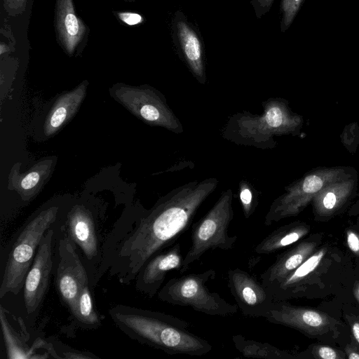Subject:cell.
Segmentation results:
<instances>
[{
	"instance_id": "obj_12",
	"label": "cell",
	"mask_w": 359,
	"mask_h": 359,
	"mask_svg": "<svg viewBox=\"0 0 359 359\" xmlns=\"http://www.w3.org/2000/svg\"><path fill=\"white\" fill-rule=\"evenodd\" d=\"M171 34L177 53L201 84L206 83L205 55L200 34L181 11L172 18Z\"/></svg>"
},
{
	"instance_id": "obj_10",
	"label": "cell",
	"mask_w": 359,
	"mask_h": 359,
	"mask_svg": "<svg viewBox=\"0 0 359 359\" xmlns=\"http://www.w3.org/2000/svg\"><path fill=\"white\" fill-rule=\"evenodd\" d=\"M64 222L48 229L43 237L25 278L23 299L30 326L34 323L48 291L54 266L53 248L58 230Z\"/></svg>"
},
{
	"instance_id": "obj_29",
	"label": "cell",
	"mask_w": 359,
	"mask_h": 359,
	"mask_svg": "<svg viewBox=\"0 0 359 359\" xmlns=\"http://www.w3.org/2000/svg\"><path fill=\"white\" fill-rule=\"evenodd\" d=\"M116 16L122 22L130 26L142 23L144 21V18L135 12L118 11Z\"/></svg>"
},
{
	"instance_id": "obj_18",
	"label": "cell",
	"mask_w": 359,
	"mask_h": 359,
	"mask_svg": "<svg viewBox=\"0 0 359 359\" xmlns=\"http://www.w3.org/2000/svg\"><path fill=\"white\" fill-rule=\"evenodd\" d=\"M309 231L310 227L308 225L299 222L280 226L258 243L254 251L261 255L274 253L299 241Z\"/></svg>"
},
{
	"instance_id": "obj_4",
	"label": "cell",
	"mask_w": 359,
	"mask_h": 359,
	"mask_svg": "<svg viewBox=\"0 0 359 359\" xmlns=\"http://www.w3.org/2000/svg\"><path fill=\"white\" fill-rule=\"evenodd\" d=\"M283 104L278 99L269 98L262 103V114L243 111L231 115L221 130L222 138L238 145L272 149L276 144L273 137L288 123Z\"/></svg>"
},
{
	"instance_id": "obj_25",
	"label": "cell",
	"mask_w": 359,
	"mask_h": 359,
	"mask_svg": "<svg viewBox=\"0 0 359 359\" xmlns=\"http://www.w3.org/2000/svg\"><path fill=\"white\" fill-rule=\"evenodd\" d=\"M312 353L315 358L322 359H341L346 357V354L340 351L325 345L315 346Z\"/></svg>"
},
{
	"instance_id": "obj_5",
	"label": "cell",
	"mask_w": 359,
	"mask_h": 359,
	"mask_svg": "<svg viewBox=\"0 0 359 359\" xmlns=\"http://www.w3.org/2000/svg\"><path fill=\"white\" fill-rule=\"evenodd\" d=\"M233 199L231 189L224 191L209 211L193 224L191 245L183 257L180 273L187 271L209 250H228L233 248L238 236L228 233L234 215Z\"/></svg>"
},
{
	"instance_id": "obj_13",
	"label": "cell",
	"mask_w": 359,
	"mask_h": 359,
	"mask_svg": "<svg viewBox=\"0 0 359 359\" xmlns=\"http://www.w3.org/2000/svg\"><path fill=\"white\" fill-rule=\"evenodd\" d=\"M264 318L270 323L292 327L313 336L327 332L335 323L334 319L323 312L290 305L282 300H275Z\"/></svg>"
},
{
	"instance_id": "obj_28",
	"label": "cell",
	"mask_w": 359,
	"mask_h": 359,
	"mask_svg": "<svg viewBox=\"0 0 359 359\" xmlns=\"http://www.w3.org/2000/svg\"><path fill=\"white\" fill-rule=\"evenodd\" d=\"M273 2L274 0H250L257 18H261L269 11Z\"/></svg>"
},
{
	"instance_id": "obj_9",
	"label": "cell",
	"mask_w": 359,
	"mask_h": 359,
	"mask_svg": "<svg viewBox=\"0 0 359 359\" xmlns=\"http://www.w3.org/2000/svg\"><path fill=\"white\" fill-rule=\"evenodd\" d=\"M63 224L59 229L57 236L53 274L55 289L61 302L69 311L82 288L90 284V282L81 256L75 244L67 235Z\"/></svg>"
},
{
	"instance_id": "obj_7",
	"label": "cell",
	"mask_w": 359,
	"mask_h": 359,
	"mask_svg": "<svg viewBox=\"0 0 359 359\" xmlns=\"http://www.w3.org/2000/svg\"><path fill=\"white\" fill-rule=\"evenodd\" d=\"M104 218L98 210L83 203L69 209L63 227L75 244L87 269L90 285L94 282L102 257V247L107 233L102 227Z\"/></svg>"
},
{
	"instance_id": "obj_32",
	"label": "cell",
	"mask_w": 359,
	"mask_h": 359,
	"mask_svg": "<svg viewBox=\"0 0 359 359\" xmlns=\"http://www.w3.org/2000/svg\"><path fill=\"white\" fill-rule=\"evenodd\" d=\"M351 330L355 342L359 345V317L350 316L347 317Z\"/></svg>"
},
{
	"instance_id": "obj_17",
	"label": "cell",
	"mask_w": 359,
	"mask_h": 359,
	"mask_svg": "<svg viewBox=\"0 0 359 359\" xmlns=\"http://www.w3.org/2000/svg\"><path fill=\"white\" fill-rule=\"evenodd\" d=\"M88 83H81L74 90L62 94L55 102L46 120L44 132L52 135L76 113L84 98Z\"/></svg>"
},
{
	"instance_id": "obj_20",
	"label": "cell",
	"mask_w": 359,
	"mask_h": 359,
	"mask_svg": "<svg viewBox=\"0 0 359 359\" xmlns=\"http://www.w3.org/2000/svg\"><path fill=\"white\" fill-rule=\"evenodd\" d=\"M232 340L236 349L247 358L263 359H295L298 355L281 350L267 342L247 339L242 334H235Z\"/></svg>"
},
{
	"instance_id": "obj_30",
	"label": "cell",
	"mask_w": 359,
	"mask_h": 359,
	"mask_svg": "<svg viewBox=\"0 0 359 359\" xmlns=\"http://www.w3.org/2000/svg\"><path fill=\"white\" fill-rule=\"evenodd\" d=\"M346 243L350 250L359 258V233L353 230L346 231Z\"/></svg>"
},
{
	"instance_id": "obj_3",
	"label": "cell",
	"mask_w": 359,
	"mask_h": 359,
	"mask_svg": "<svg viewBox=\"0 0 359 359\" xmlns=\"http://www.w3.org/2000/svg\"><path fill=\"white\" fill-rule=\"evenodd\" d=\"M69 208L50 203L34 212L18 230L8 248L0 287V298L18 294L23 289L26 276L39 245L50 228L62 224Z\"/></svg>"
},
{
	"instance_id": "obj_2",
	"label": "cell",
	"mask_w": 359,
	"mask_h": 359,
	"mask_svg": "<svg viewBox=\"0 0 359 359\" xmlns=\"http://www.w3.org/2000/svg\"><path fill=\"white\" fill-rule=\"evenodd\" d=\"M108 312L128 337L168 354L201 356L212 350L207 340L189 331L187 321L172 315L123 304Z\"/></svg>"
},
{
	"instance_id": "obj_11",
	"label": "cell",
	"mask_w": 359,
	"mask_h": 359,
	"mask_svg": "<svg viewBox=\"0 0 359 359\" xmlns=\"http://www.w3.org/2000/svg\"><path fill=\"white\" fill-rule=\"evenodd\" d=\"M227 284L238 307L245 316L265 318L274 304L271 290L241 269L228 271Z\"/></svg>"
},
{
	"instance_id": "obj_21",
	"label": "cell",
	"mask_w": 359,
	"mask_h": 359,
	"mask_svg": "<svg viewBox=\"0 0 359 359\" xmlns=\"http://www.w3.org/2000/svg\"><path fill=\"white\" fill-rule=\"evenodd\" d=\"M0 318L2 332L5 340L7 358H34L32 346H29L26 328L17 332L8 320L6 309L1 306Z\"/></svg>"
},
{
	"instance_id": "obj_26",
	"label": "cell",
	"mask_w": 359,
	"mask_h": 359,
	"mask_svg": "<svg viewBox=\"0 0 359 359\" xmlns=\"http://www.w3.org/2000/svg\"><path fill=\"white\" fill-rule=\"evenodd\" d=\"M27 1L28 0H3V5L7 14L15 17L25 11Z\"/></svg>"
},
{
	"instance_id": "obj_1",
	"label": "cell",
	"mask_w": 359,
	"mask_h": 359,
	"mask_svg": "<svg viewBox=\"0 0 359 359\" xmlns=\"http://www.w3.org/2000/svg\"><path fill=\"white\" fill-rule=\"evenodd\" d=\"M218 184L215 177L187 182L161 197L149 210L138 207L125 212L105 238L95 287L106 273L121 285L133 283L152 257L170 246L189 227Z\"/></svg>"
},
{
	"instance_id": "obj_23",
	"label": "cell",
	"mask_w": 359,
	"mask_h": 359,
	"mask_svg": "<svg viewBox=\"0 0 359 359\" xmlns=\"http://www.w3.org/2000/svg\"><path fill=\"white\" fill-rule=\"evenodd\" d=\"M239 199L245 219H249L255 212L259 203V191L245 180L239 182Z\"/></svg>"
},
{
	"instance_id": "obj_22",
	"label": "cell",
	"mask_w": 359,
	"mask_h": 359,
	"mask_svg": "<svg viewBox=\"0 0 359 359\" xmlns=\"http://www.w3.org/2000/svg\"><path fill=\"white\" fill-rule=\"evenodd\" d=\"M45 165H36L28 172L19 177L16 187L18 193L24 201H30L39 191L42 182L48 175Z\"/></svg>"
},
{
	"instance_id": "obj_6",
	"label": "cell",
	"mask_w": 359,
	"mask_h": 359,
	"mask_svg": "<svg viewBox=\"0 0 359 359\" xmlns=\"http://www.w3.org/2000/svg\"><path fill=\"white\" fill-rule=\"evenodd\" d=\"M216 271L208 269L170 279L158 292V298L170 304L190 306L210 316H232L238 311L218 293L210 291L206 283L215 278Z\"/></svg>"
},
{
	"instance_id": "obj_33",
	"label": "cell",
	"mask_w": 359,
	"mask_h": 359,
	"mask_svg": "<svg viewBox=\"0 0 359 359\" xmlns=\"http://www.w3.org/2000/svg\"><path fill=\"white\" fill-rule=\"evenodd\" d=\"M345 354L348 358L359 359V345L354 342L347 344L345 348Z\"/></svg>"
},
{
	"instance_id": "obj_15",
	"label": "cell",
	"mask_w": 359,
	"mask_h": 359,
	"mask_svg": "<svg viewBox=\"0 0 359 359\" xmlns=\"http://www.w3.org/2000/svg\"><path fill=\"white\" fill-rule=\"evenodd\" d=\"M54 25L58 43L67 55L72 56L83 43L88 31L76 13L73 0H56Z\"/></svg>"
},
{
	"instance_id": "obj_14",
	"label": "cell",
	"mask_w": 359,
	"mask_h": 359,
	"mask_svg": "<svg viewBox=\"0 0 359 359\" xmlns=\"http://www.w3.org/2000/svg\"><path fill=\"white\" fill-rule=\"evenodd\" d=\"M182 261L180 243L158 252L140 270L134 280L135 288L142 294L153 297L161 289L168 272L180 270Z\"/></svg>"
},
{
	"instance_id": "obj_34",
	"label": "cell",
	"mask_w": 359,
	"mask_h": 359,
	"mask_svg": "<svg viewBox=\"0 0 359 359\" xmlns=\"http://www.w3.org/2000/svg\"><path fill=\"white\" fill-rule=\"evenodd\" d=\"M353 292L355 299L359 304V281L355 283Z\"/></svg>"
},
{
	"instance_id": "obj_8",
	"label": "cell",
	"mask_w": 359,
	"mask_h": 359,
	"mask_svg": "<svg viewBox=\"0 0 359 359\" xmlns=\"http://www.w3.org/2000/svg\"><path fill=\"white\" fill-rule=\"evenodd\" d=\"M111 92L120 103L147 124L175 134L184 132L181 121L168 104L165 97L154 88L116 84Z\"/></svg>"
},
{
	"instance_id": "obj_19",
	"label": "cell",
	"mask_w": 359,
	"mask_h": 359,
	"mask_svg": "<svg viewBox=\"0 0 359 359\" xmlns=\"http://www.w3.org/2000/svg\"><path fill=\"white\" fill-rule=\"evenodd\" d=\"M93 291L90 284L81 290L74 305L69 310L72 323L84 330H94L102 325V318L95 308L93 297Z\"/></svg>"
},
{
	"instance_id": "obj_27",
	"label": "cell",
	"mask_w": 359,
	"mask_h": 359,
	"mask_svg": "<svg viewBox=\"0 0 359 359\" xmlns=\"http://www.w3.org/2000/svg\"><path fill=\"white\" fill-rule=\"evenodd\" d=\"M323 187L322 180L316 175L306 177L302 184V189L307 194L317 192Z\"/></svg>"
},
{
	"instance_id": "obj_24",
	"label": "cell",
	"mask_w": 359,
	"mask_h": 359,
	"mask_svg": "<svg viewBox=\"0 0 359 359\" xmlns=\"http://www.w3.org/2000/svg\"><path fill=\"white\" fill-rule=\"evenodd\" d=\"M304 1V0H281V32H285L290 27Z\"/></svg>"
},
{
	"instance_id": "obj_35",
	"label": "cell",
	"mask_w": 359,
	"mask_h": 359,
	"mask_svg": "<svg viewBox=\"0 0 359 359\" xmlns=\"http://www.w3.org/2000/svg\"><path fill=\"white\" fill-rule=\"evenodd\" d=\"M125 1H127V2H133V1H135V0H124Z\"/></svg>"
},
{
	"instance_id": "obj_31",
	"label": "cell",
	"mask_w": 359,
	"mask_h": 359,
	"mask_svg": "<svg viewBox=\"0 0 359 359\" xmlns=\"http://www.w3.org/2000/svg\"><path fill=\"white\" fill-rule=\"evenodd\" d=\"M337 204V197L333 192L327 193L322 199L321 212H331Z\"/></svg>"
},
{
	"instance_id": "obj_16",
	"label": "cell",
	"mask_w": 359,
	"mask_h": 359,
	"mask_svg": "<svg viewBox=\"0 0 359 359\" xmlns=\"http://www.w3.org/2000/svg\"><path fill=\"white\" fill-rule=\"evenodd\" d=\"M316 245V241H304L279 255L275 262L260 274L261 282L271 289L309 257Z\"/></svg>"
}]
</instances>
